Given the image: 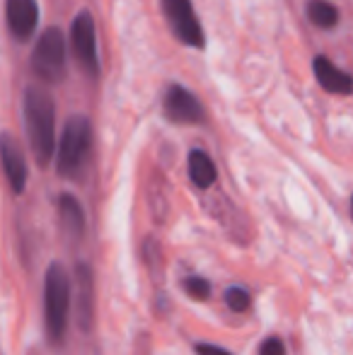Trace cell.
<instances>
[{
    "instance_id": "cell-1",
    "label": "cell",
    "mask_w": 353,
    "mask_h": 355,
    "mask_svg": "<svg viewBox=\"0 0 353 355\" xmlns=\"http://www.w3.org/2000/svg\"><path fill=\"white\" fill-rule=\"evenodd\" d=\"M24 128L37 162L46 167L56 155V107L46 89L29 87L24 94Z\"/></svg>"
},
{
    "instance_id": "cell-2",
    "label": "cell",
    "mask_w": 353,
    "mask_h": 355,
    "mask_svg": "<svg viewBox=\"0 0 353 355\" xmlns=\"http://www.w3.org/2000/svg\"><path fill=\"white\" fill-rule=\"evenodd\" d=\"M71 276L61 263L53 261L44 278V314H46V334L51 343H61L71 317Z\"/></svg>"
},
{
    "instance_id": "cell-3",
    "label": "cell",
    "mask_w": 353,
    "mask_h": 355,
    "mask_svg": "<svg viewBox=\"0 0 353 355\" xmlns=\"http://www.w3.org/2000/svg\"><path fill=\"white\" fill-rule=\"evenodd\" d=\"M89 150H92V123L85 116H73L58 141L56 172L63 179H76L85 167Z\"/></svg>"
},
{
    "instance_id": "cell-4",
    "label": "cell",
    "mask_w": 353,
    "mask_h": 355,
    "mask_svg": "<svg viewBox=\"0 0 353 355\" xmlns=\"http://www.w3.org/2000/svg\"><path fill=\"white\" fill-rule=\"evenodd\" d=\"M32 71L44 83H61L66 78V37L61 29L49 27L37 39L32 51Z\"/></svg>"
},
{
    "instance_id": "cell-5",
    "label": "cell",
    "mask_w": 353,
    "mask_h": 355,
    "mask_svg": "<svg viewBox=\"0 0 353 355\" xmlns=\"http://www.w3.org/2000/svg\"><path fill=\"white\" fill-rule=\"evenodd\" d=\"M162 12L179 42L193 49H203L206 37H203L201 22H198L191 0H162Z\"/></svg>"
},
{
    "instance_id": "cell-6",
    "label": "cell",
    "mask_w": 353,
    "mask_h": 355,
    "mask_svg": "<svg viewBox=\"0 0 353 355\" xmlns=\"http://www.w3.org/2000/svg\"><path fill=\"white\" fill-rule=\"evenodd\" d=\"M71 49L76 53V61L87 75H99V53H97V27L94 17L83 10L76 15L71 24Z\"/></svg>"
},
{
    "instance_id": "cell-7",
    "label": "cell",
    "mask_w": 353,
    "mask_h": 355,
    "mask_svg": "<svg viewBox=\"0 0 353 355\" xmlns=\"http://www.w3.org/2000/svg\"><path fill=\"white\" fill-rule=\"evenodd\" d=\"M162 109L165 116L172 123H201L203 121V107L196 99V94H191L182 85H170L162 99Z\"/></svg>"
},
{
    "instance_id": "cell-8",
    "label": "cell",
    "mask_w": 353,
    "mask_h": 355,
    "mask_svg": "<svg viewBox=\"0 0 353 355\" xmlns=\"http://www.w3.org/2000/svg\"><path fill=\"white\" fill-rule=\"evenodd\" d=\"M5 17L8 27L17 42H29L39 24L37 0H5Z\"/></svg>"
},
{
    "instance_id": "cell-9",
    "label": "cell",
    "mask_w": 353,
    "mask_h": 355,
    "mask_svg": "<svg viewBox=\"0 0 353 355\" xmlns=\"http://www.w3.org/2000/svg\"><path fill=\"white\" fill-rule=\"evenodd\" d=\"M76 281V322L83 331H89L94 322V276L87 263H78L73 271Z\"/></svg>"
},
{
    "instance_id": "cell-10",
    "label": "cell",
    "mask_w": 353,
    "mask_h": 355,
    "mask_svg": "<svg viewBox=\"0 0 353 355\" xmlns=\"http://www.w3.org/2000/svg\"><path fill=\"white\" fill-rule=\"evenodd\" d=\"M0 164H3L10 189L15 193H22L27 187V159L10 133H0Z\"/></svg>"
},
{
    "instance_id": "cell-11",
    "label": "cell",
    "mask_w": 353,
    "mask_h": 355,
    "mask_svg": "<svg viewBox=\"0 0 353 355\" xmlns=\"http://www.w3.org/2000/svg\"><path fill=\"white\" fill-rule=\"evenodd\" d=\"M312 73H315V80L325 92L329 94H353V75L341 71L339 66L329 61L327 56H315L312 61Z\"/></svg>"
},
{
    "instance_id": "cell-12",
    "label": "cell",
    "mask_w": 353,
    "mask_h": 355,
    "mask_svg": "<svg viewBox=\"0 0 353 355\" xmlns=\"http://www.w3.org/2000/svg\"><path fill=\"white\" fill-rule=\"evenodd\" d=\"M58 220H61V227L66 232V237L71 242H78L85 232V211H83L80 201L71 193H63L58 198Z\"/></svg>"
},
{
    "instance_id": "cell-13",
    "label": "cell",
    "mask_w": 353,
    "mask_h": 355,
    "mask_svg": "<svg viewBox=\"0 0 353 355\" xmlns=\"http://www.w3.org/2000/svg\"><path fill=\"white\" fill-rule=\"evenodd\" d=\"M218 169L216 162L211 159V155L203 153V150H191L189 153V179L193 182V187L208 189L216 184Z\"/></svg>"
},
{
    "instance_id": "cell-14",
    "label": "cell",
    "mask_w": 353,
    "mask_h": 355,
    "mask_svg": "<svg viewBox=\"0 0 353 355\" xmlns=\"http://www.w3.org/2000/svg\"><path fill=\"white\" fill-rule=\"evenodd\" d=\"M307 17L315 27L320 29H334L339 24V10L327 0H310L307 3Z\"/></svg>"
},
{
    "instance_id": "cell-15",
    "label": "cell",
    "mask_w": 353,
    "mask_h": 355,
    "mask_svg": "<svg viewBox=\"0 0 353 355\" xmlns=\"http://www.w3.org/2000/svg\"><path fill=\"white\" fill-rule=\"evenodd\" d=\"M225 304L232 309V312H247L250 304H252V297L245 288H237L235 285V288H230L225 293Z\"/></svg>"
},
{
    "instance_id": "cell-16",
    "label": "cell",
    "mask_w": 353,
    "mask_h": 355,
    "mask_svg": "<svg viewBox=\"0 0 353 355\" xmlns=\"http://www.w3.org/2000/svg\"><path fill=\"white\" fill-rule=\"evenodd\" d=\"M184 290H187V295H191L193 300H208V295H211V283L206 281V278H198V276H191L184 281Z\"/></svg>"
},
{
    "instance_id": "cell-17",
    "label": "cell",
    "mask_w": 353,
    "mask_h": 355,
    "mask_svg": "<svg viewBox=\"0 0 353 355\" xmlns=\"http://www.w3.org/2000/svg\"><path fill=\"white\" fill-rule=\"evenodd\" d=\"M259 355H286V346L278 336H268L259 348Z\"/></svg>"
},
{
    "instance_id": "cell-18",
    "label": "cell",
    "mask_w": 353,
    "mask_h": 355,
    "mask_svg": "<svg viewBox=\"0 0 353 355\" xmlns=\"http://www.w3.org/2000/svg\"><path fill=\"white\" fill-rule=\"evenodd\" d=\"M196 355H232L230 351L221 346H211V343H198L196 346Z\"/></svg>"
},
{
    "instance_id": "cell-19",
    "label": "cell",
    "mask_w": 353,
    "mask_h": 355,
    "mask_svg": "<svg viewBox=\"0 0 353 355\" xmlns=\"http://www.w3.org/2000/svg\"><path fill=\"white\" fill-rule=\"evenodd\" d=\"M351 215H353V196H351Z\"/></svg>"
}]
</instances>
